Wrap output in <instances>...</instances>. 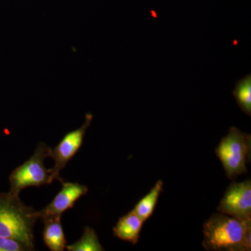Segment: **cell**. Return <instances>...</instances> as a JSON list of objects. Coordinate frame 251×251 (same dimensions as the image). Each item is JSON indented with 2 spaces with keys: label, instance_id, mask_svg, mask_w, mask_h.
I'll return each mask as SVG.
<instances>
[{
  "label": "cell",
  "instance_id": "obj_6",
  "mask_svg": "<svg viewBox=\"0 0 251 251\" xmlns=\"http://www.w3.org/2000/svg\"><path fill=\"white\" fill-rule=\"evenodd\" d=\"M218 211L244 221H251V181L232 183L225 193Z\"/></svg>",
  "mask_w": 251,
  "mask_h": 251
},
{
  "label": "cell",
  "instance_id": "obj_5",
  "mask_svg": "<svg viewBox=\"0 0 251 251\" xmlns=\"http://www.w3.org/2000/svg\"><path fill=\"white\" fill-rule=\"evenodd\" d=\"M93 120V115L87 113L85 120L80 128L69 132L64 135L58 145L52 150L50 157L53 158L54 166L52 168V179L62 181L60 177V172L65 168L69 161L72 159L80 150L83 143L86 131Z\"/></svg>",
  "mask_w": 251,
  "mask_h": 251
},
{
  "label": "cell",
  "instance_id": "obj_1",
  "mask_svg": "<svg viewBox=\"0 0 251 251\" xmlns=\"http://www.w3.org/2000/svg\"><path fill=\"white\" fill-rule=\"evenodd\" d=\"M202 245L207 251H250L251 221L214 214L203 226Z\"/></svg>",
  "mask_w": 251,
  "mask_h": 251
},
{
  "label": "cell",
  "instance_id": "obj_8",
  "mask_svg": "<svg viewBox=\"0 0 251 251\" xmlns=\"http://www.w3.org/2000/svg\"><path fill=\"white\" fill-rule=\"evenodd\" d=\"M62 216L42 218L44 223L43 239L46 247L51 251H63L67 247L65 234L62 224Z\"/></svg>",
  "mask_w": 251,
  "mask_h": 251
},
{
  "label": "cell",
  "instance_id": "obj_2",
  "mask_svg": "<svg viewBox=\"0 0 251 251\" xmlns=\"http://www.w3.org/2000/svg\"><path fill=\"white\" fill-rule=\"evenodd\" d=\"M39 219L38 211L27 206L19 196L0 193V237L12 239L34 251V227Z\"/></svg>",
  "mask_w": 251,
  "mask_h": 251
},
{
  "label": "cell",
  "instance_id": "obj_10",
  "mask_svg": "<svg viewBox=\"0 0 251 251\" xmlns=\"http://www.w3.org/2000/svg\"><path fill=\"white\" fill-rule=\"evenodd\" d=\"M163 182L162 180H158L154 186L151 188L147 196L142 198L135 205L133 211L139 216L144 222L150 219L154 211L155 207L162 191H163Z\"/></svg>",
  "mask_w": 251,
  "mask_h": 251
},
{
  "label": "cell",
  "instance_id": "obj_7",
  "mask_svg": "<svg viewBox=\"0 0 251 251\" xmlns=\"http://www.w3.org/2000/svg\"><path fill=\"white\" fill-rule=\"evenodd\" d=\"M61 182L62 184V190L56 195L52 202L38 211L39 219L46 216H62L63 213L74 207L77 200L88 193V188L85 185L64 182L63 180Z\"/></svg>",
  "mask_w": 251,
  "mask_h": 251
},
{
  "label": "cell",
  "instance_id": "obj_4",
  "mask_svg": "<svg viewBox=\"0 0 251 251\" xmlns=\"http://www.w3.org/2000/svg\"><path fill=\"white\" fill-rule=\"evenodd\" d=\"M251 140L250 134L231 127L216 148V155L229 179H233L247 173V164L251 156Z\"/></svg>",
  "mask_w": 251,
  "mask_h": 251
},
{
  "label": "cell",
  "instance_id": "obj_12",
  "mask_svg": "<svg viewBox=\"0 0 251 251\" xmlns=\"http://www.w3.org/2000/svg\"><path fill=\"white\" fill-rule=\"evenodd\" d=\"M66 249L69 251H104L95 231L88 226L84 227L83 234L80 239L76 242L67 246Z\"/></svg>",
  "mask_w": 251,
  "mask_h": 251
},
{
  "label": "cell",
  "instance_id": "obj_11",
  "mask_svg": "<svg viewBox=\"0 0 251 251\" xmlns=\"http://www.w3.org/2000/svg\"><path fill=\"white\" fill-rule=\"evenodd\" d=\"M238 105L246 115H251V75L247 74L235 84L232 91Z\"/></svg>",
  "mask_w": 251,
  "mask_h": 251
},
{
  "label": "cell",
  "instance_id": "obj_3",
  "mask_svg": "<svg viewBox=\"0 0 251 251\" xmlns=\"http://www.w3.org/2000/svg\"><path fill=\"white\" fill-rule=\"evenodd\" d=\"M50 151L51 148L46 144H38L32 156L10 175V193L19 196L25 188L40 187L53 181L52 169H47L44 166V161L50 157Z\"/></svg>",
  "mask_w": 251,
  "mask_h": 251
},
{
  "label": "cell",
  "instance_id": "obj_9",
  "mask_svg": "<svg viewBox=\"0 0 251 251\" xmlns=\"http://www.w3.org/2000/svg\"><path fill=\"white\" fill-rule=\"evenodd\" d=\"M143 221L134 211H131L122 216L112 228L114 236L122 241L137 244L143 227Z\"/></svg>",
  "mask_w": 251,
  "mask_h": 251
},
{
  "label": "cell",
  "instance_id": "obj_13",
  "mask_svg": "<svg viewBox=\"0 0 251 251\" xmlns=\"http://www.w3.org/2000/svg\"><path fill=\"white\" fill-rule=\"evenodd\" d=\"M0 251H28L27 248L21 243L0 237Z\"/></svg>",
  "mask_w": 251,
  "mask_h": 251
}]
</instances>
